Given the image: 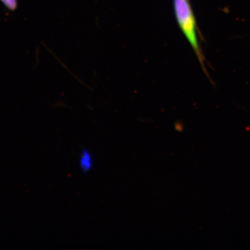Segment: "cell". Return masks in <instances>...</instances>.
Instances as JSON below:
<instances>
[{
  "instance_id": "2",
  "label": "cell",
  "mask_w": 250,
  "mask_h": 250,
  "mask_svg": "<svg viewBox=\"0 0 250 250\" xmlns=\"http://www.w3.org/2000/svg\"><path fill=\"white\" fill-rule=\"evenodd\" d=\"M79 162L81 170L84 173H86L92 169L93 167V160L91 153L89 150L85 148L82 149Z\"/></svg>"
},
{
  "instance_id": "3",
  "label": "cell",
  "mask_w": 250,
  "mask_h": 250,
  "mask_svg": "<svg viewBox=\"0 0 250 250\" xmlns=\"http://www.w3.org/2000/svg\"><path fill=\"white\" fill-rule=\"evenodd\" d=\"M5 7L11 11H15L18 8V0H0Z\"/></svg>"
},
{
  "instance_id": "1",
  "label": "cell",
  "mask_w": 250,
  "mask_h": 250,
  "mask_svg": "<svg viewBox=\"0 0 250 250\" xmlns=\"http://www.w3.org/2000/svg\"><path fill=\"white\" fill-rule=\"evenodd\" d=\"M173 7L178 24L194 51L202 66L205 68V61L197 36L195 18L188 0H173Z\"/></svg>"
}]
</instances>
